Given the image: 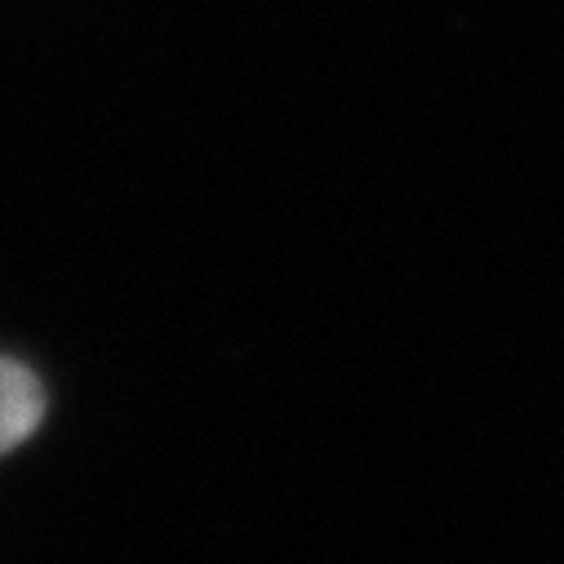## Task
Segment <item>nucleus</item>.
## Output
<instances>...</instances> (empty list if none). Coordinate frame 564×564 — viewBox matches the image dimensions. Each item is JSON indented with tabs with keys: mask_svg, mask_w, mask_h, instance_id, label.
Masks as SVG:
<instances>
[{
	"mask_svg": "<svg viewBox=\"0 0 564 564\" xmlns=\"http://www.w3.org/2000/svg\"><path fill=\"white\" fill-rule=\"evenodd\" d=\"M41 409H45L41 382L23 365L0 360V454L23 445L36 432Z\"/></svg>",
	"mask_w": 564,
	"mask_h": 564,
	"instance_id": "nucleus-1",
	"label": "nucleus"
}]
</instances>
